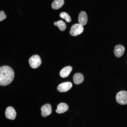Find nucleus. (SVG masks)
Returning <instances> with one entry per match:
<instances>
[{"instance_id":"1","label":"nucleus","mask_w":127,"mask_h":127,"mask_svg":"<svg viewBox=\"0 0 127 127\" xmlns=\"http://www.w3.org/2000/svg\"><path fill=\"white\" fill-rule=\"evenodd\" d=\"M14 72L10 67L4 66L0 67V85L5 86L10 84L13 80Z\"/></svg>"},{"instance_id":"2","label":"nucleus","mask_w":127,"mask_h":127,"mask_svg":"<svg viewBox=\"0 0 127 127\" xmlns=\"http://www.w3.org/2000/svg\"><path fill=\"white\" fill-rule=\"evenodd\" d=\"M29 63L31 67L35 69L37 68L40 66L41 64V60L38 55H35L30 58Z\"/></svg>"},{"instance_id":"3","label":"nucleus","mask_w":127,"mask_h":127,"mask_svg":"<svg viewBox=\"0 0 127 127\" xmlns=\"http://www.w3.org/2000/svg\"><path fill=\"white\" fill-rule=\"evenodd\" d=\"M116 100L119 104L122 105L127 104V91H121L118 92L116 96Z\"/></svg>"},{"instance_id":"4","label":"nucleus","mask_w":127,"mask_h":127,"mask_svg":"<svg viewBox=\"0 0 127 127\" xmlns=\"http://www.w3.org/2000/svg\"><path fill=\"white\" fill-rule=\"evenodd\" d=\"M83 30V26L79 24H76L71 27L70 33L72 36H76L81 34Z\"/></svg>"},{"instance_id":"5","label":"nucleus","mask_w":127,"mask_h":127,"mask_svg":"<svg viewBox=\"0 0 127 127\" xmlns=\"http://www.w3.org/2000/svg\"><path fill=\"white\" fill-rule=\"evenodd\" d=\"M72 86V83L68 82L63 83L60 84L57 88V90L61 92H67L70 89Z\"/></svg>"},{"instance_id":"6","label":"nucleus","mask_w":127,"mask_h":127,"mask_svg":"<svg viewBox=\"0 0 127 127\" xmlns=\"http://www.w3.org/2000/svg\"><path fill=\"white\" fill-rule=\"evenodd\" d=\"M5 115L8 119L14 120L16 118V113L14 108L11 107H7L6 110Z\"/></svg>"},{"instance_id":"7","label":"nucleus","mask_w":127,"mask_h":127,"mask_svg":"<svg viewBox=\"0 0 127 127\" xmlns=\"http://www.w3.org/2000/svg\"><path fill=\"white\" fill-rule=\"evenodd\" d=\"M41 115L44 117L50 115L52 112V109L51 105L49 104H47L43 105L41 109Z\"/></svg>"},{"instance_id":"8","label":"nucleus","mask_w":127,"mask_h":127,"mask_svg":"<svg viewBox=\"0 0 127 127\" xmlns=\"http://www.w3.org/2000/svg\"><path fill=\"white\" fill-rule=\"evenodd\" d=\"M124 47L121 45H118L115 47L114 53L117 57L119 58L121 57L123 55L125 51Z\"/></svg>"},{"instance_id":"9","label":"nucleus","mask_w":127,"mask_h":127,"mask_svg":"<svg viewBox=\"0 0 127 127\" xmlns=\"http://www.w3.org/2000/svg\"><path fill=\"white\" fill-rule=\"evenodd\" d=\"M87 20V17L86 13L83 11L80 12L78 18L79 24L82 26L85 25L86 24Z\"/></svg>"},{"instance_id":"10","label":"nucleus","mask_w":127,"mask_h":127,"mask_svg":"<svg viewBox=\"0 0 127 127\" xmlns=\"http://www.w3.org/2000/svg\"><path fill=\"white\" fill-rule=\"evenodd\" d=\"M68 109V107L67 104L64 103H61L57 105V109L56 111L58 114L63 113L67 111Z\"/></svg>"},{"instance_id":"11","label":"nucleus","mask_w":127,"mask_h":127,"mask_svg":"<svg viewBox=\"0 0 127 127\" xmlns=\"http://www.w3.org/2000/svg\"><path fill=\"white\" fill-rule=\"evenodd\" d=\"M72 70V67L70 66H67L64 68L60 71V75L62 78L68 76Z\"/></svg>"},{"instance_id":"12","label":"nucleus","mask_w":127,"mask_h":127,"mask_svg":"<svg viewBox=\"0 0 127 127\" xmlns=\"http://www.w3.org/2000/svg\"><path fill=\"white\" fill-rule=\"evenodd\" d=\"M74 83L76 84H79L83 82L84 77L83 75L80 73H77L75 74L73 77Z\"/></svg>"},{"instance_id":"13","label":"nucleus","mask_w":127,"mask_h":127,"mask_svg":"<svg viewBox=\"0 0 127 127\" xmlns=\"http://www.w3.org/2000/svg\"><path fill=\"white\" fill-rule=\"evenodd\" d=\"M64 4V0H55L52 3V8L55 10L59 9L62 7Z\"/></svg>"},{"instance_id":"14","label":"nucleus","mask_w":127,"mask_h":127,"mask_svg":"<svg viewBox=\"0 0 127 127\" xmlns=\"http://www.w3.org/2000/svg\"><path fill=\"white\" fill-rule=\"evenodd\" d=\"M54 25L55 26H57L59 30L61 31H64L66 28V24L61 20L55 22Z\"/></svg>"},{"instance_id":"15","label":"nucleus","mask_w":127,"mask_h":127,"mask_svg":"<svg viewBox=\"0 0 127 127\" xmlns=\"http://www.w3.org/2000/svg\"><path fill=\"white\" fill-rule=\"evenodd\" d=\"M60 17L63 19L65 20L67 22H70L71 21V18L70 16L67 13L63 12L61 13L60 15Z\"/></svg>"},{"instance_id":"16","label":"nucleus","mask_w":127,"mask_h":127,"mask_svg":"<svg viewBox=\"0 0 127 127\" xmlns=\"http://www.w3.org/2000/svg\"><path fill=\"white\" fill-rule=\"evenodd\" d=\"M6 16L4 12L3 11H0V22L5 19Z\"/></svg>"}]
</instances>
